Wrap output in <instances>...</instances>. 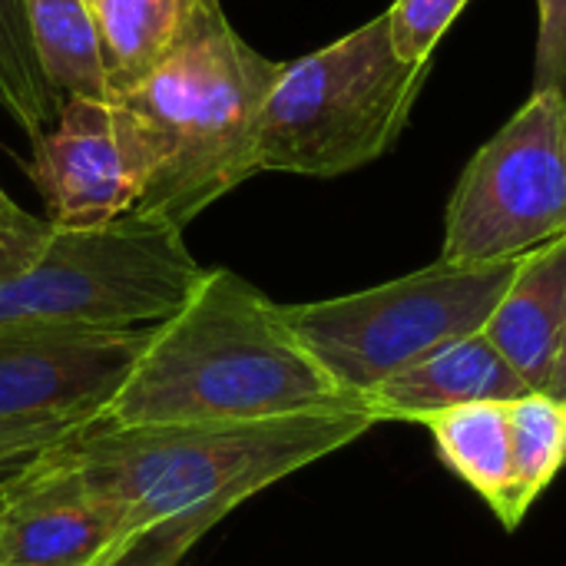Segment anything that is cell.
<instances>
[{"instance_id":"cell-1","label":"cell","mask_w":566,"mask_h":566,"mask_svg":"<svg viewBox=\"0 0 566 566\" xmlns=\"http://www.w3.org/2000/svg\"><path fill=\"white\" fill-rule=\"evenodd\" d=\"M375 424L368 408L196 428L96 424L66 448L119 514L113 566H176L242 501L355 444Z\"/></svg>"},{"instance_id":"cell-2","label":"cell","mask_w":566,"mask_h":566,"mask_svg":"<svg viewBox=\"0 0 566 566\" xmlns=\"http://www.w3.org/2000/svg\"><path fill=\"white\" fill-rule=\"evenodd\" d=\"M282 63L262 56L219 0H192L172 50L109 96L119 146L139 179L133 216L186 226L259 176L255 133Z\"/></svg>"},{"instance_id":"cell-3","label":"cell","mask_w":566,"mask_h":566,"mask_svg":"<svg viewBox=\"0 0 566 566\" xmlns=\"http://www.w3.org/2000/svg\"><path fill=\"white\" fill-rule=\"evenodd\" d=\"M328 408H365L305 352L282 305L229 269H206L192 295L136 358L99 428L245 424Z\"/></svg>"},{"instance_id":"cell-4","label":"cell","mask_w":566,"mask_h":566,"mask_svg":"<svg viewBox=\"0 0 566 566\" xmlns=\"http://www.w3.org/2000/svg\"><path fill=\"white\" fill-rule=\"evenodd\" d=\"M431 60L395 50L388 13L282 63L255 133L259 172L335 179L395 149L428 83Z\"/></svg>"},{"instance_id":"cell-5","label":"cell","mask_w":566,"mask_h":566,"mask_svg":"<svg viewBox=\"0 0 566 566\" xmlns=\"http://www.w3.org/2000/svg\"><path fill=\"white\" fill-rule=\"evenodd\" d=\"M202 275L182 229L156 219L53 229L40 259L0 282V328H149Z\"/></svg>"},{"instance_id":"cell-6","label":"cell","mask_w":566,"mask_h":566,"mask_svg":"<svg viewBox=\"0 0 566 566\" xmlns=\"http://www.w3.org/2000/svg\"><path fill=\"white\" fill-rule=\"evenodd\" d=\"M531 255V252H527ZM521 259L444 262L325 302L282 305V318L328 378L355 401L415 358L484 332Z\"/></svg>"},{"instance_id":"cell-7","label":"cell","mask_w":566,"mask_h":566,"mask_svg":"<svg viewBox=\"0 0 566 566\" xmlns=\"http://www.w3.org/2000/svg\"><path fill=\"white\" fill-rule=\"evenodd\" d=\"M566 235V90H534L461 172L444 216V262L521 259Z\"/></svg>"},{"instance_id":"cell-8","label":"cell","mask_w":566,"mask_h":566,"mask_svg":"<svg viewBox=\"0 0 566 566\" xmlns=\"http://www.w3.org/2000/svg\"><path fill=\"white\" fill-rule=\"evenodd\" d=\"M149 328H0V448L43 451L96 428Z\"/></svg>"},{"instance_id":"cell-9","label":"cell","mask_w":566,"mask_h":566,"mask_svg":"<svg viewBox=\"0 0 566 566\" xmlns=\"http://www.w3.org/2000/svg\"><path fill=\"white\" fill-rule=\"evenodd\" d=\"M119 514L66 441L0 481V566H113Z\"/></svg>"},{"instance_id":"cell-10","label":"cell","mask_w":566,"mask_h":566,"mask_svg":"<svg viewBox=\"0 0 566 566\" xmlns=\"http://www.w3.org/2000/svg\"><path fill=\"white\" fill-rule=\"evenodd\" d=\"M30 179L53 229H103L139 202V179L119 146L109 103L70 96L56 123L33 136Z\"/></svg>"},{"instance_id":"cell-11","label":"cell","mask_w":566,"mask_h":566,"mask_svg":"<svg viewBox=\"0 0 566 566\" xmlns=\"http://www.w3.org/2000/svg\"><path fill=\"white\" fill-rule=\"evenodd\" d=\"M534 391L497 352V345L474 332L468 338L448 342L411 365L388 375L378 388L365 395V408L381 421H415L428 415L481 405V401H514Z\"/></svg>"},{"instance_id":"cell-12","label":"cell","mask_w":566,"mask_h":566,"mask_svg":"<svg viewBox=\"0 0 566 566\" xmlns=\"http://www.w3.org/2000/svg\"><path fill=\"white\" fill-rule=\"evenodd\" d=\"M566 328V235L524 255L514 282L484 325L507 365L547 391Z\"/></svg>"},{"instance_id":"cell-13","label":"cell","mask_w":566,"mask_h":566,"mask_svg":"<svg viewBox=\"0 0 566 566\" xmlns=\"http://www.w3.org/2000/svg\"><path fill=\"white\" fill-rule=\"evenodd\" d=\"M444 464L471 484L507 531H517L514 517V464H511V424L507 401H481L448 408L421 421Z\"/></svg>"},{"instance_id":"cell-14","label":"cell","mask_w":566,"mask_h":566,"mask_svg":"<svg viewBox=\"0 0 566 566\" xmlns=\"http://www.w3.org/2000/svg\"><path fill=\"white\" fill-rule=\"evenodd\" d=\"M40 73L53 96L109 103L106 53L90 0H27Z\"/></svg>"},{"instance_id":"cell-15","label":"cell","mask_w":566,"mask_h":566,"mask_svg":"<svg viewBox=\"0 0 566 566\" xmlns=\"http://www.w3.org/2000/svg\"><path fill=\"white\" fill-rule=\"evenodd\" d=\"M192 0H96L109 96L139 83L179 40Z\"/></svg>"},{"instance_id":"cell-16","label":"cell","mask_w":566,"mask_h":566,"mask_svg":"<svg viewBox=\"0 0 566 566\" xmlns=\"http://www.w3.org/2000/svg\"><path fill=\"white\" fill-rule=\"evenodd\" d=\"M511 464H514V517L524 524L531 504L551 488L566 464V401L547 391H527L507 401Z\"/></svg>"},{"instance_id":"cell-17","label":"cell","mask_w":566,"mask_h":566,"mask_svg":"<svg viewBox=\"0 0 566 566\" xmlns=\"http://www.w3.org/2000/svg\"><path fill=\"white\" fill-rule=\"evenodd\" d=\"M60 106L36 63L27 0H0V109L33 139L56 123Z\"/></svg>"},{"instance_id":"cell-18","label":"cell","mask_w":566,"mask_h":566,"mask_svg":"<svg viewBox=\"0 0 566 566\" xmlns=\"http://www.w3.org/2000/svg\"><path fill=\"white\" fill-rule=\"evenodd\" d=\"M468 3L471 0H395L391 10H385L395 50L411 63L431 60L434 46Z\"/></svg>"},{"instance_id":"cell-19","label":"cell","mask_w":566,"mask_h":566,"mask_svg":"<svg viewBox=\"0 0 566 566\" xmlns=\"http://www.w3.org/2000/svg\"><path fill=\"white\" fill-rule=\"evenodd\" d=\"M534 90H566V0H537Z\"/></svg>"},{"instance_id":"cell-20","label":"cell","mask_w":566,"mask_h":566,"mask_svg":"<svg viewBox=\"0 0 566 566\" xmlns=\"http://www.w3.org/2000/svg\"><path fill=\"white\" fill-rule=\"evenodd\" d=\"M53 235V226L46 219L30 216L27 209L0 212V282L13 279L27 265L40 259Z\"/></svg>"},{"instance_id":"cell-21","label":"cell","mask_w":566,"mask_h":566,"mask_svg":"<svg viewBox=\"0 0 566 566\" xmlns=\"http://www.w3.org/2000/svg\"><path fill=\"white\" fill-rule=\"evenodd\" d=\"M547 395H554L557 401H566V328L564 345H560V355H557V365H554V375H551V385H547Z\"/></svg>"},{"instance_id":"cell-22","label":"cell","mask_w":566,"mask_h":566,"mask_svg":"<svg viewBox=\"0 0 566 566\" xmlns=\"http://www.w3.org/2000/svg\"><path fill=\"white\" fill-rule=\"evenodd\" d=\"M33 454H36V451H13V448H0V481H3L7 474H13L17 468H23Z\"/></svg>"},{"instance_id":"cell-23","label":"cell","mask_w":566,"mask_h":566,"mask_svg":"<svg viewBox=\"0 0 566 566\" xmlns=\"http://www.w3.org/2000/svg\"><path fill=\"white\" fill-rule=\"evenodd\" d=\"M17 209H20V206H17V202L7 196V189L0 186V212H17Z\"/></svg>"},{"instance_id":"cell-24","label":"cell","mask_w":566,"mask_h":566,"mask_svg":"<svg viewBox=\"0 0 566 566\" xmlns=\"http://www.w3.org/2000/svg\"><path fill=\"white\" fill-rule=\"evenodd\" d=\"M90 3H96V0H90Z\"/></svg>"}]
</instances>
